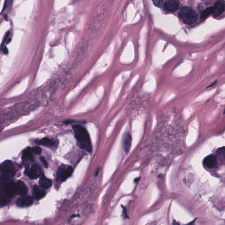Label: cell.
I'll use <instances>...</instances> for the list:
<instances>
[{
  "mask_svg": "<svg viewBox=\"0 0 225 225\" xmlns=\"http://www.w3.org/2000/svg\"><path fill=\"white\" fill-rule=\"evenodd\" d=\"M73 129L79 147L88 152H92V142L90 135L86 128L82 125H75L73 126Z\"/></svg>",
  "mask_w": 225,
  "mask_h": 225,
  "instance_id": "6da1fadb",
  "label": "cell"
},
{
  "mask_svg": "<svg viewBox=\"0 0 225 225\" xmlns=\"http://www.w3.org/2000/svg\"><path fill=\"white\" fill-rule=\"evenodd\" d=\"M179 17L185 24H192L195 23L198 19L196 12L191 7H182L179 13Z\"/></svg>",
  "mask_w": 225,
  "mask_h": 225,
  "instance_id": "7a4b0ae2",
  "label": "cell"
},
{
  "mask_svg": "<svg viewBox=\"0 0 225 225\" xmlns=\"http://www.w3.org/2000/svg\"><path fill=\"white\" fill-rule=\"evenodd\" d=\"M73 169L71 166L62 165L58 169L56 174V181L63 182L66 181L72 175Z\"/></svg>",
  "mask_w": 225,
  "mask_h": 225,
  "instance_id": "3957f363",
  "label": "cell"
},
{
  "mask_svg": "<svg viewBox=\"0 0 225 225\" xmlns=\"http://www.w3.org/2000/svg\"><path fill=\"white\" fill-rule=\"evenodd\" d=\"M204 166L209 169H215L218 166L217 157L214 154H210L206 157L203 160Z\"/></svg>",
  "mask_w": 225,
  "mask_h": 225,
  "instance_id": "277c9868",
  "label": "cell"
},
{
  "mask_svg": "<svg viewBox=\"0 0 225 225\" xmlns=\"http://www.w3.org/2000/svg\"><path fill=\"white\" fill-rule=\"evenodd\" d=\"M41 152V149L39 147L27 148L23 151V159L24 160H30L33 158V155L40 154Z\"/></svg>",
  "mask_w": 225,
  "mask_h": 225,
  "instance_id": "5b68a950",
  "label": "cell"
},
{
  "mask_svg": "<svg viewBox=\"0 0 225 225\" xmlns=\"http://www.w3.org/2000/svg\"><path fill=\"white\" fill-rule=\"evenodd\" d=\"M26 173L30 179H36L41 175V169L37 165H33L30 169H26Z\"/></svg>",
  "mask_w": 225,
  "mask_h": 225,
  "instance_id": "8992f818",
  "label": "cell"
},
{
  "mask_svg": "<svg viewBox=\"0 0 225 225\" xmlns=\"http://www.w3.org/2000/svg\"><path fill=\"white\" fill-rule=\"evenodd\" d=\"M132 142V138L131 134L128 132L124 133L123 136L122 146L124 151L126 153H128L130 150Z\"/></svg>",
  "mask_w": 225,
  "mask_h": 225,
  "instance_id": "52a82bcc",
  "label": "cell"
},
{
  "mask_svg": "<svg viewBox=\"0 0 225 225\" xmlns=\"http://www.w3.org/2000/svg\"><path fill=\"white\" fill-rule=\"evenodd\" d=\"M4 191L9 197H11L17 194V184L13 182H9L5 186Z\"/></svg>",
  "mask_w": 225,
  "mask_h": 225,
  "instance_id": "ba28073f",
  "label": "cell"
},
{
  "mask_svg": "<svg viewBox=\"0 0 225 225\" xmlns=\"http://www.w3.org/2000/svg\"><path fill=\"white\" fill-rule=\"evenodd\" d=\"M179 3L178 1H167L163 5V9L169 12H176L179 8Z\"/></svg>",
  "mask_w": 225,
  "mask_h": 225,
  "instance_id": "9c48e42d",
  "label": "cell"
},
{
  "mask_svg": "<svg viewBox=\"0 0 225 225\" xmlns=\"http://www.w3.org/2000/svg\"><path fill=\"white\" fill-rule=\"evenodd\" d=\"M33 198L30 196H23L17 200V204L20 207H27L32 205Z\"/></svg>",
  "mask_w": 225,
  "mask_h": 225,
  "instance_id": "30bf717a",
  "label": "cell"
},
{
  "mask_svg": "<svg viewBox=\"0 0 225 225\" xmlns=\"http://www.w3.org/2000/svg\"><path fill=\"white\" fill-rule=\"evenodd\" d=\"M13 169V162L10 160H6L0 165V172L3 173H10Z\"/></svg>",
  "mask_w": 225,
  "mask_h": 225,
  "instance_id": "8fae6325",
  "label": "cell"
},
{
  "mask_svg": "<svg viewBox=\"0 0 225 225\" xmlns=\"http://www.w3.org/2000/svg\"><path fill=\"white\" fill-rule=\"evenodd\" d=\"M213 13L216 17H219L224 12L225 4L224 2L219 1L214 6Z\"/></svg>",
  "mask_w": 225,
  "mask_h": 225,
  "instance_id": "7c38bea8",
  "label": "cell"
},
{
  "mask_svg": "<svg viewBox=\"0 0 225 225\" xmlns=\"http://www.w3.org/2000/svg\"><path fill=\"white\" fill-rule=\"evenodd\" d=\"M39 184L40 187L43 189H48L52 185V182L50 179L47 178L44 174L41 176L39 180Z\"/></svg>",
  "mask_w": 225,
  "mask_h": 225,
  "instance_id": "4fadbf2b",
  "label": "cell"
},
{
  "mask_svg": "<svg viewBox=\"0 0 225 225\" xmlns=\"http://www.w3.org/2000/svg\"><path fill=\"white\" fill-rule=\"evenodd\" d=\"M17 184V194L24 195L27 193V188L25 183L20 181L16 183Z\"/></svg>",
  "mask_w": 225,
  "mask_h": 225,
  "instance_id": "5bb4252c",
  "label": "cell"
},
{
  "mask_svg": "<svg viewBox=\"0 0 225 225\" xmlns=\"http://www.w3.org/2000/svg\"><path fill=\"white\" fill-rule=\"evenodd\" d=\"M33 191L36 198L40 199L44 197L45 196V190L42 187L37 185H35L33 187Z\"/></svg>",
  "mask_w": 225,
  "mask_h": 225,
  "instance_id": "9a60e30c",
  "label": "cell"
},
{
  "mask_svg": "<svg viewBox=\"0 0 225 225\" xmlns=\"http://www.w3.org/2000/svg\"><path fill=\"white\" fill-rule=\"evenodd\" d=\"M36 143L39 145L45 146V147H52L55 145V142L52 139L44 138L40 140H36Z\"/></svg>",
  "mask_w": 225,
  "mask_h": 225,
  "instance_id": "2e32d148",
  "label": "cell"
},
{
  "mask_svg": "<svg viewBox=\"0 0 225 225\" xmlns=\"http://www.w3.org/2000/svg\"><path fill=\"white\" fill-rule=\"evenodd\" d=\"M10 197L5 193L4 190H0V205L6 204L10 201Z\"/></svg>",
  "mask_w": 225,
  "mask_h": 225,
  "instance_id": "e0dca14e",
  "label": "cell"
},
{
  "mask_svg": "<svg viewBox=\"0 0 225 225\" xmlns=\"http://www.w3.org/2000/svg\"><path fill=\"white\" fill-rule=\"evenodd\" d=\"M214 7L212 6L207 8L205 10H204L203 12L201 13V19H204L206 18L207 17H209L210 15H211L212 13H213Z\"/></svg>",
  "mask_w": 225,
  "mask_h": 225,
  "instance_id": "ac0fdd59",
  "label": "cell"
},
{
  "mask_svg": "<svg viewBox=\"0 0 225 225\" xmlns=\"http://www.w3.org/2000/svg\"><path fill=\"white\" fill-rule=\"evenodd\" d=\"M217 154L219 156L220 158H222L223 160H225V147H222L219 148L217 150L216 152Z\"/></svg>",
  "mask_w": 225,
  "mask_h": 225,
  "instance_id": "d6986e66",
  "label": "cell"
},
{
  "mask_svg": "<svg viewBox=\"0 0 225 225\" xmlns=\"http://www.w3.org/2000/svg\"><path fill=\"white\" fill-rule=\"evenodd\" d=\"M10 32H8L6 33L5 34V36H4L3 40L2 42V44L1 45V50H2L4 48V46L5 45V44L6 43V41L7 39H8L9 37V35H10Z\"/></svg>",
  "mask_w": 225,
  "mask_h": 225,
  "instance_id": "ffe728a7",
  "label": "cell"
},
{
  "mask_svg": "<svg viewBox=\"0 0 225 225\" xmlns=\"http://www.w3.org/2000/svg\"><path fill=\"white\" fill-rule=\"evenodd\" d=\"M153 3H154V5L156 7H158V8H161L162 6H163V1H153Z\"/></svg>",
  "mask_w": 225,
  "mask_h": 225,
  "instance_id": "44dd1931",
  "label": "cell"
},
{
  "mask_svg": "<svg viewBox=\"0 0 225 225\" xmlns=\"http://www.w3.org/2000/svg\"><path fill=\"white\" fill-rule=\"evenodd\" d=\"M40 160H41V162L43 163L44 165L45 166V168H48V164L46 160L44 158V157H41L40 158Z\"/></svg>",
  "mask_w": 225,
  "mask_h": 225,
  "instance_id": "7402d4cb",
  "label": "cell"
},
{
  "mask_svg": "<svg viewBox=\"0 0 225 225\" xmlns=\"http://www.w3.org/2000/svg\"><path fill=\"white\" fill-rule=\"evenodd\" d=\"M123 207V212L124 215V216L125 217H126L127 215V210L126 208L124 207Z\"/></svg>",
  "mask_w": 225,
  "mask_h": 225,
  "instance_id": "603a6c76",
  "label": "cell"
},
{
  "mask_svg": "<svg viewBox=\"0 0 225 225\" xmlns=\"http://www.w3.org/2000/svg\"><path fill=\"white\" fill-rule=\"evenodd\" d=\"M3 50V52L5 54H7L8 53V49L6 47L4 48Z\"/></svg>",
  "mask_w": 225,
  "mask_h": 225,
  "instance_id": "cb8c5ba5",
  "label": "cell"
},
{
  "mask_svg": "<svg viewBox=\"0 0 225 225\" xmlns=\"http://www.w3.org/2000/svg\"><path fill=\"white\" fill-rule=\"evenodd\" d=\"M7 1H6V2H5V3H4V6L3 7V8L2 10V12H3L4 11V10H5V9H6V8L7 7Z\"/></svg>",
  "mask_w": 225,
  "mask_h": 225,
  "instance_id": "d4e9b609",
  "label": "cell"
},
{
  "mask_svg": "<svg viewBox=\"0 0 225 225\" xmlns=\"http://www.w3.org/2000/svg\"><path fill=\"white\" fill-rule=\"evenodd\" d=\"M179 223L176 221L174 220L173 222V225H179Z\"/></svg>",
  "mask_w": 225,
  "mask_h": 225,
  "instance_id": "484cf974",
  "label": "cell"
},
{
  "mask_svg": "<svg viewBox=\"0 0 225 225\" xmlns=\"http://www.w3.org/2000/svg\"><path fill=\"white\" fill-rule=\"evenodd\" d=\"M195 220L193 221L190 222V223H189V224H188L186 225H194V223H195Z\"/></svg>",
  "mask_w": 225,
  "mask_h": 225,
  "instance_id": "4316f807",
  "label": "cell"
},
{
  "mask_svg": "<svg viewBox=\"0 0 225 225\" xmlns=\"http://www.w3.org/2000/svg\"><path fill=\"white\" fill-rule=\"evenodd\" d=\"M99 169H97V171H96V174H96V175H95V176H98V174H99Z\"/></svg>",
  "mask_w": 225,
  "mask_h": 225,
  "instance_id": "83f0119b",
  "label": "cell"
},
{
  "mask_svg": "<svg viewBox=\"0 0 225 225\" xmlns=\"http://www.w3.org/2000/svg\"><path fill=\"white\" fill-rule=\"evenodd\" d=\"M139 180V178H136V179H135V182H137Z\"/></svg>",
  "mask_w": 225,
  "mask_h": 225,
  "instance_id": "f1b7e54d",
  "label": "cell"
}]
</instances>
